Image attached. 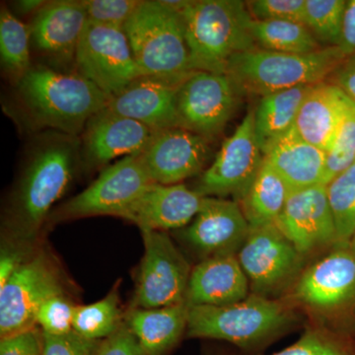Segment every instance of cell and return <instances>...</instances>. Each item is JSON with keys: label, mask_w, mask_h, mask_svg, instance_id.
<instances>
[{"label": "cell", "mask_w": 355, "mask_h": 355, "mask_svg": "<svg viewBox=\"0 0 355 355\" xmlns=\"http://www.w3.org/2000/svg\"><path fill=\"white\" fill-rule=\"evenodd\" d=\"M81 166L80 137L53 130L35 135L8 209L9 223L18 235L37 233Z\"/></svg>", "instance_id": "cell-1"}, {"label": "cell", "mask_w": 355, "mask_h": 355, "mask_svg": "<svg viewBox=\"0 0 355 355\" xmlns=\"http://www.w3.org/2000/svg\"><path fill=\"white\" fill-rule=\"evenodd\" d=\"M18 116L37 133L53 130L80 137L89 120L106 108L108 95L77 71L33 65L14 86Z\"/></svg>", "instance_id": "cell-2"}, {"label": "cell", "mask_w": 355, "mask_h": 355, "mask_svg": "<svg viewBox=\"0 0 355 355\" xmlns=\"http://www.w3.org/2000/svg\"><path fill=\"white\" fill-rule=\"evenodd\" d=\"M183 20L193 71L226 74L229 60L257 49L246 1L163 0Z\"/></svg>", "instance_id": "cell-3"}, {"label": "cell", "mask_w": 355, "mask_h": 355, "mask_svg": "<svg viewBox=\"0 0 355 355\" xmlns=\"http://www.w3.org/2000/svg\"><path fill=\"white\" fill-rule=\"evenodd\" d=\"M345 55L338 46L310 53H284L254 49L229 60L226 74L243 94L263 96L326 83Z\"/></svg>", "instance_id": "cell-4"}, {"label": "cell", "mask_w": 355, "mask_h": 355, "mask_svg": "<svg viewBox=\"0 0 355 355\" xmlns=\"http://www.w3.org/2000/svg\"><path fill=\"white\" fill-rule=\"evenodd\" d=\"M123 31L144 76L184 83L196 72L181 15L163 0H142Z\"/></svg>", "instance_id": "cell-5"}, {"label": "cell", "mask_w": 355, "mask_h": 355, "mask_svg": "<svg viewBox=\"0 0 355 355\" xmlns=\"http://www.w3.org/2000/svg\"><path fill=\"white\" fill-rule=\"evenodd\" d=\"M288 321V312L282 303L254 294L229 305L190 306L187 331L191 338L243 345L272 335Z\"/></svg>", "instance_id": "cell-6"}, {"label": "cell", "mask_w": 355, "mask_h": 355, "mask_svg": "<svg viewBox=\"0 0 355 355\" xmlns=\"http://www.w3.org/2000/svg\"><path fill=\"white\" fill-rule=\"evenodd\" d=\"M76 69L110 98L146 76L135 62L123 29L90 22L79 41Z\"/></svg>", "instance_id": "cell-7"}, {"label": "cell", "mask_w": 355, "mask_h": 355, "mask_svg": "<svg viewBox=\"0 0 355 355\" xmlns=\"http://www.w3.org/2000/svg\"><path fill=\"white\" fill-rule=\"evenodd\" d=\"M144 254L137 275L135 308L155 309L186 302L191 268L169 235L141 231Z\"/></svg>", "instance_id": "cell-8"}, {"label": "cell", "mask_w": 355, "mask_h": 355, "mask_svg": "<svg viewBox=\"0 0 355 355\" xmlns=\"http://www.w3.org/2000/svg\"><path fill=\"white\" fill-rule=\"evenodd\" d=\"M156 184L139 155L127 156L105 168L88 188L70 198L58 211V219L95 216L120 217L153 184Z\"/></svg>", "instance_id": "cell-9"}, {"label": "cell", "mask_w": 355, "mask_h": 355, "mask_svg": "<svg viewBox=\"0 0 355 355\" xmlns=\"http://www.w3.org/2000/svg\"><path fill=\"white\" fill-rule=\"evenodd\" d=\"M58 294H64L60 273L44 254L22 261L0 287L1 338L35 328L40 306Z\"/></svg>", "instance_id": "cell-10"}, {"label": "cell", "mask_w": 355, "mask_h": 355, "mask_svg": "<svg viewBox=\"0 0 355 355\" xmlns=\"http://www.w3.org/2000/svg\"><path fill=\"white\" fill-rule=\"evenodd\" d=\"M240 97L241 93L227 74L193 72L178 92L181 127L205 139H214L234 116Z\"/></svg>", "instance_id": "cell-11"}, {"label": "cell", "mask_w": 355, "mask_h": 355, "mask_svg": "<svg viewBox=\"0 0 355 355\" xmlns=\"http://www.w3.org/2000/svg\"><path fill=\"white\" fill-rule=\"evenodd\" d=\"M263 160L254 130V109H250L234 133L224 140L214 162L202 173L196 191L202 197L234 196L240 200Z\"/></svg>", "instance_id": "cell-12"}, {"label": "cell", "mask_w": 355, "mask_h": 355, "mask_svg": "<svg viewBox=\"0 0 355 355\" xmlns=\"http://www.w3.org/2000/svg\"><path fill=\"white\" fill-rule=\"evenodd\" d=\"M88 19L81 0L46 1L29 23L32 53L40 64L60 71H76L79 41Z\"/></svg>", "instance_id": "cell-13"}, {"label": "cell", "mask_w": 355, "mask_h": 355, "mask_svg": "<svg viewBox=\"0 0 355 355\" xmlns=\"http://www.w3.org/2000/svg\"><path fill=\"white\" fill-rule=\"evenodd\" d=\"M301 257L275 223L251 228L238 261L257 295L270 293L297 272Z\"/></svg>", "instance_id": "cell-14"}, {"label": "cell", "mask_w": 355, "mask_h": 355, "mask_svg": "<svg viewBox=\"0 0 355 355\" xmlns=\"http://www.w3.org/2000/svg\"><path fill=\"white\" fill-rule=\"evenodd\" d=\"M275 225L302 256L336 243L335 219L327 186L292 191Z\"/></svg>", "instance_id": "cell-15"}, {"label": "cell", "mask_w": 355, "mask_h": 355, "mask_svg": "<svg viewBox=\"0 0 355 355\" xmlns=\"http://www.w3.org/2000/svg\"><path fill=\"white\" fill-rule=\"evenodd\" d=\"M209 141L183 128L159 130L140 157L156 184H182L203 171L209 155Z\"/></svg>", "instance_id": "cell-16"}, {"label": "cell", "mask_w": 355, "mask_h": 355, "mask_svg": "<svg viewBox=\"0 0 355 355\" xmlns=\"http://www.w3.org/2000/svg\"><path fill=\"white\" fill-rule=\"evenodd\" d=\"M154 132L139 121L105 108L89 120L80 135L83 166L99 169L121 156L139 155Z\"/></svg>", "instance_id": "cell-17"}, {"label": "cell", "mask_w": 355, "mask_h": 355, "mask_svg": "<svg viewBox=\"0 0 355 355\" xmlns=\"http://www.w3.org/2000/svg\"><path fill=\"white\" fill-rule=\"evenodd\" d=\"M250 228L237 200L205 197L202 207L182 236L205 256H224L239 252Z\"/></svg>", "instance_id": "cell-18"}, {"label": "cell", "mask_w": 355, "mask_h": 355, "mask_svg": "<svg viewBox=\"0 0 355 355\" xmlns=\"http://www.w3.org/2000/svg\"><path fill=\"white\" fill-rule=\"evenodd\" d=\"M182 83L161 77H139L110 98L106 109L139 121L154 132L182 128L177 107Z\"/></svg>", "instance_id": "cell-19"}, {"label": "cell", "mask_w": 355, "mask_h": 355, "mask_svg": "<svg viewBox=\"0 0 355 355\" xmlns=\"http://www.w3.org/2000/svg\"><path fill=\"white\" fill-rule=\"evenodd\" d=\"M294 298L312 309L329 311L355 299V254L343 247L311 266L294 287Z\"/></svg>", "instance_id": "cell-20"}, {"label": "cell", "mask_w": 355, "mask_h": 355, "mask_svg": "<svg viewBox=\"0 0 355 355\" xmlns=\"http://www.w3.org/2000/svg\"><path fill=\"white\" fill-rule=\"evenodd\" d=\"M203 198L184 184H154L120 217L132 222L141 231L166 232L191 223L200 211Z\"/></svg>", "instance_id": "cell-21"}, {"label": "cell", "mask_w": 355, "mask_h": 355, "mask_svg": "<svg viewBox=\"0 0 355 355\" xmlns=\"http://www.w3.org/2000/svg\"><path fill=\"white\" fill-rule=\"evenodd\" d=\"M250 282L234 254L205 259L191 272L187 289L189 306H224L249 296Z\"/></svg>", "instance_id": "cell-22"}, {"label": "cell", "mask_w": 355, "mask_h": 355, "mask_svg": "<svg viewBox=\"0 0 355 355\" xmlns=\"http://www.w3.org/2000/svg\"><path fill=\"white\" fill-rule=\"evenodd\" d=\"M263 155L291 193L324 184L327 153L303 139L294 127L273 142Z\"/></svg>", "instance_id": "cell-23"}, {"label": "cell", "mask_w": 355, "mask_h": 355, "mask_svg": "<svg viewBox=\"0 0 355 355\" xmlns=\"http://www.w3.org/2000/svg\"><path fill=\"white\" fill-rule=\"evenodd\" d=\"M350 99L335 85L317 84L306 96L296 118L298 135L328 153L340 130Z\"/></svg>", "instance_id": "cell-24"}, {"label": "cell", "mask_w": 355, "mask_h": 355, "mask_svg": "<svg viewBox=\"0 0 355 355\" xmlns=\"http://www.w3.org/2000/svg\"><path fill=\"white\" fill-rule=\"evenodd\" d=\"M189 309L186 302L155 309L135 308L125 323L146 355H165L186 330Z\"/></svg>", "instance_id": "cell-25"}, {"label": "cell", "mask_w": 355, "mask_h": 355, "mask_svg": "<svg viewBox=\"0 0 355 355\" xmlns=\"http://www.w3.org/2000/svg\"><path fill=\"white\" fill-rule=\"evenodd\" d=\"M314 86L300 85L261 97L254 109V130L263 154L294 127L301 105Z\"/></svg>", "instance_id": "cell-26"}, {"label": "cell", "mask_w": 355, "mask_h": 355, "mask_svg": "<svg viewBox=\"0 0 355 355\" xmlns=\"http://www.w3.org/2000/svg\"><path fill=\"white\" fill-rule=\"evenodd\" d=\"M289 195L288 187L265 159L260 171L238 202L250 228H257L275 223Z\"/></svg>", "instance_id": "cell-27"}, {"label": "cell", "mask_w": 355, "mask_h": 355, "mask_svg": "<svg viewBox=\"0 0 355 355\" xmlns=\"http://www.w3.org/2000/svg\"><path fill=\"white\" fill-rule=\"evenodd\" d=\"M29 26L7 4L0 9V62L4 76L15 86L32 69Z\"/></svg>", "instance_id": "cell-28"}, {"label": "cell", "mask_w": 355, "mask_h": 355, "mask_svg": "<svg viewBox=\"0 0 355 355\" xmlns=\"http://www.w3.org/2000/svg\"><path fill=\"white\" fill-rule=\"evenodd\" d=\"M257 48L284 53H310L322 50L307 26L292 21H252Z\"/></svg>", "instance_id": "cell-29"}, {"label": "cell", "mask_w": 355, "mask_h": 355, "mask_svg": "<svg viewBox=\"0 0 355 355\" xmlns=\"http://www.w3.org/2000/svg\"><path fill=\"white\" fill-rule=\"evenodd\" d=\"M116 291L92 304L76 306L73 331L89 340H102L123 324Z\"/></svg>", "instance_id": "cell-30"}, {"label": "cell", "mask_w": 355, "mask_h": 355, "mask_svg": "<svg viewBox=\"0 0 355 355\" xmlns=\"http://www.w3.org/2000/svg\"><path fill=\"white\" fill-rule=\"evenodd\" d=\"M336 231V244L345 247L355 232V163L327 184Z\"/></svg>", "instance_id": "cell-31"}, {"label": "cell", "mask_w": 355, "mask_h": 355, "mask_svg": "<svg viewBox=\"0 0 355 355\" xmlns=\"http://www.w3.org/2000/svg\"><path fill=\"white\" fill-rule=\"evenodd\" d=\"M345 0H306L305 25L323 48H334L342 35Z\"/></svg>", "instance_id": "cell-32"}, {"label": "cell", "mask_w": 355, "mask_h": 355, "mask_svg": "<svg viewBox=\"0 0 355 355\" xmlns=\"http://www.w3.org/2000/svg\"><path fill=\"white\" fill-rule=\"evenodd\" d=\"M355 163V102L350 100L338 135L327 153L324 184L349 169Z\"/></svg>", "instance_id": "cell-33"}, {"label": "cell", "mask_w": 355, "mask_h": 355, "mask_svg": "<svg viewBox=\"0 0 355 355\" xmlns=\"http://www.w3.org/2000/svg\"><path fill=\"white\" fill-rule=\"evenodd\" d=\"M76 308V306L72 304L64 294L53 296L40 306L36 314V324L41 327L44 334L67 335L73 331Z\"/></svg>", "instance_id": "cell-34"}, {"label": "cell", "mask_w": 355, "mask_h": 355, "mask_svg": "<svg viewBox=\"0 0 355 355\" xmlns=\"http://www.w3.org/2000/svg\"><path fill=\"white\" fill-rule=\"evenodd\" d=\"M142 0H81L88 22L121 28L139 8Z\"/></svg>", "instance_id": "cell-35"}, {"label": "cell", "mask_w": 355, "mask_h": 355, "mask_svg": "<svg viewBox=\"0 0 355 355\" xmlns=\"http://www.w3.org/2000/svg\"><path fill=\"white\" fill-rule=\"evenodd\" d=\"M248 10L257 21H292L305 25L306 0H251Z\"/></svg>", "instance_id": "cell-36"}, {"label": "cell", "mask_w": 355, "mask_h": 355, "mask_svg": "<svg viewBox=\"0 0 355 355\" xmlns=\"http://www.w3.org/2000/svg\"><path fill=\"white\" fill-rule=\"evenodd\" d=\"M101 340H89L72 331L67 335L43 333L42 355H96Z\"/></svg>", "instance_id": "cell-37"}, {"label": "cell", "mask_w": 355, "mask_h": 355, "mask_svg": "<svg viewBox=\"0 0 355 355\" xmlns=\"http://www.w3.org/2000/svg\"><path fill=\"white\" fill-rule=\"evenodd\" d=\"M43 331L36 327L1 338L0 355H42Z\"/></svg>", "instance_id": "cell-38"}, {"label": "cell", "mask_w": 355, "mask_h": 355, "mask_svg": "<svg viewBox=\"0 0 355 355\" xmlns=\"http://www.w3.org/2000/svg\"><path fill=\"white\" fill-rule=\"evenodd\" d=\"M96 355H146L125 322L113 335L100 343Z\"/></svg>", "instance_id": "cell-39"}, {"label": "cell", "mask_w": 355, "mask_h": 355, "mask_svg": "<svg viewBox=\"0 0 355 355\" xmlns=\"http://www.w3.org/2000/svg\"><path fill=\"white\" fill-rule=\"evenodd\" d=\"M272 355H345L338 347L315 334H308L291 347Z\"/></svg>", "instance_id": "cell-40"}, {"label": "cell", "mask_w": 355, "mask_h": 355, "mask_svg": "<svg viewBox=\"0 0 355 355\" xmlns=\"http://www.w3.org/2000/svg\"><path fill=\"white\" fill-rule=\"evenodd\" d=\"M327 83L335 85L355 102V55L345 58L329 76Z\"/></svg>", "instance_id": "cell-41"}, {"label": "cell", "mask_w": 355, "mask_h": 355, "mask_svg": "<svg viewBox=\"0 0 355 355\" xmlns=\"http://www.w3.org/2000/svg\"><path fill=\"white\" fill-rule=\"evenodd\" d=\"M338 48L345 57L355 55V0L347 2Z\"/></svg>", "instance_id": "cell-42"}, {"label": "cell", "mask_w": 355, "mask_h": 355, "mask_svg": "<svg viewBox=\"0 0 355 355\" xmlns=\"http://www.w3.org/2000/svg\"><path fill=\"white\" fill-rule=\"evenodd\" d=\"M21 263L22 261H19V256L17 254L3 252L0 259V287L6 286Z\"/></svg>", "instance_id": "cell-43"}, {"label": "cell", "mask_w": 355, "mask_h": 355, "mask_svg": "<svg viewBox=\"0 0 355 355\" xmlns=\"http://www.w3.org/2000/svg\"><path fill=\"white\" fill-rule=\"evenodd\" d=\"M46 3V0H18L12 2V12L16 16L35 15Z\"/></svg>", "instance_id": "cell-44"}, {"label": "cell", "mask_w": 355, "mask_h": 355, "mask_svg": "<svg viewBox=\"0 0 355 355\" xmlns=\"http://www.w3.org/2000/svg\"><path fill=\"white\" fill-rule=\"evenodd\" d=\"M350 248L349 249L352 250V252H354V254H355V232L354 234L352 235V239H350Z\"/></svg>", "instance_id": "cell-45"}]
</instances>
